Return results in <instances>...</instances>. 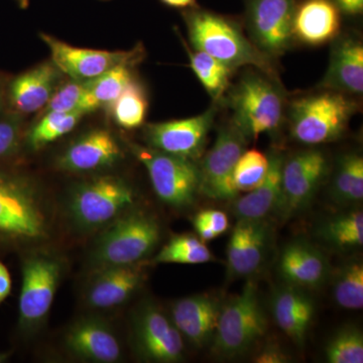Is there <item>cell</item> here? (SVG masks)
Listing matches in <instances>:
<instances>
[{"label": "cell", "mask_w": 363, "mask_h": 363, "mask_svg": "<svg viewBox=\"0 0 363 363\" xmlns=\"http://www.w3.org/2000/svg\"><path fill=\"white\" fill-rule=\"evenodd\" d=\"M284 157L279 154L269 157V169L264 181L255 190L236 200L233 213L238 220H264L278 209L281 196V168Z\"/></svg>", "instance_id": "obj_26"}, {"label": "cell", "mask_w": 363, "mask_h": 363, "mask_svg": "<svg viewBox=\"0 0 363 363\" xmlns=\"http://www.w3.org/2000/svg\"><path fill=\"white\" fill-rule=\"evenodd\" d=\"M161 238L159 222L140 210H128L109 223L91 252L95 269L138 264L155 250Z\"/></svg>", "instance_id": "obj_2"}, {"label": "cell", "mask_w": 363, "mask_h": 363, "mask_svg": "<svg viewBox=\"0 0 363 363\" xmlns=\"http://www.w3.org/2000/svg\"><path fill=\"white\" fill-rule=\"evenodd\" d=\"M325 355L329 363H362V332L353 325L339 329L327 342Z\"/></svg>", "instance_id": "obj_34"}, {"label": "cell", "mask_w": 363, "mask_h": 363, "mask_svg": "<svg viewBox=\"0 0 363 363\" xmlns=\"http://www.w3.org/2000/svg\"><path fill=\"white\" fill-rule=\"evenodd\" d=\"M121 157V147L111 131L94 130L72 143L57 164L71 173H89L108 168Z\"/></svg>", "instance_id": "obj_21"}, {"label": "cell", "mask_w": 363, "mask_h": 363, "mask_svg": "<svg viewBox=\"0 0 363 363\" xmlns=\"http://www.w3.org/2000/svg\"><path fill=\"white\" fill-rule=\"evenodd\" d=\"M332 198L339 204H353L363 198V159L359 155L341 157L331 189Z\"/></svg>", "instance_id": "obj_27"}, {"label": "cell", "mask_w": 363, "mask_h": 363, "mask_svg": "<svg viewBox=\"0 0 363 363\" xmlns=\"http://www.w3.org/2000/svg\"><path fill=\"white\" fill-rule=\"evenodd\" d=\"M327 169L326 157L316 150L298 152L284 161L278 207L284 217L297 213L309 205L326 176Z\"/></svg>", "instance_id": "obj_13"}, {"label": "cell", "mask_w": 363, "mask_h": 363, "mask_svg": "<svg viewBox=\"0 0 363 363\" xmlns=\"http://www.w3.org/2000/svg\"><path fill=\"white\" fill-rule=\"evenodd\" d=\"M21 140L20 114L9 111L0 113V162L9 159L18 150Z\"/></svg>", "instance_id": "obj_38"}, {"label": "cell", "mask_w": 363, "mask_h": 363, "mask_svg": "<svg viewBox=\"0 0 363 363\" xmlns=\"http://www.w3.org/2000/svg\"><path fill=\"white\" fill-rule=\"evenodd\" d=\"M234 124L243 135L257 138L276 130L283 117V97L271 81L245 76L231 94Z\"/></svg>", "instance_id": "obj_9"}, {"label": "cell", "mask_w": 363, "mask_h": 363, "mask_svg": "<svg viewBox=\"0 0 363 363\" xmlns=\"http://www.w3.org/2000/svg\"><path fill=\"white\" fill-rule=\"evenodd\" d=\"M297 0H248V28L255 47L267 57L279 56L290 47Z\"/></svg>", "instance_id": "obj_12"}, {"label": "cell", "mask_w": 363, "mask_h": 363, "mask_svg": "<svg viewBox=\"0 0 363 363\" xmlns=\"http://www.w3.org/2000/svg\"><path fill=\"white\" fill-rule=\"evenodd\" d=\"M66 350L86 362L114 363L123 354L121 342L111 326L94 317H83L69 327L64 337Z\"/></svg>", "instance_id": "obj_16"}, {"label": "cell", "mask_w": 363, "mask_h": 363, "mask_svg": "<svg viewBox=\"0 0 363 363\" xmlns=\"http://www.w3.org/2000/svg\"><path fill=\"white\" fill-rule=\"evenodd\" d=\"M267 319L260 303L257 286L247 281L240 295L222 306L213 337V350L222 357L247 352L266 335Z\"/></svg>", "instance_id": "obj_4"}, {"label": "cell", "mask_w": 363, "mask_h": 363, "mask_svg": "<svg viewBox=\"0 0 363 363\" xmlns=\"http://www.w3.org/2000/svg\"><path fill=\"white\" fill-rule=\"evenodd\" d=\"M189 38L197 51L225 64L229 68L252 65L267 76H274L269 57L260 52L228 18L218 14L193 9L185 13Z\"/></svg>", "instance_id": "obj_1"}, {"label": "cell", "mask_w": 363, "mask_h": 363, "mask_svg": "<svg viewBox=\"0 0 363 363\" xmlns=\"http://www.w3.org/2000/svg\"><path fill=\"white\" fill-rule=\"evenodd\" d=\"M131 338L136 354L147 362L174 363L183 359V336L171 318L154 303H143L135 312Z\"/></svg>", "instance_id": "obj_10"}, {"label": "cell", "mask_w": 363, "mask_h": 363, "mask_svg": "<svg viewBox=\"0 0 363 363\" xmlns=\"http://www.w3.org/2000/svg\"><path fill=\"white\" fill-rule=\"evenodd\" d=\"M147 106L149 104L145 90L138 82L131 80L116 101L107 108L111 111L117 125L133 130L145 123Z\"/></svg>", "instance_id": "obj_30"}, {"label": "cell", "mask_w": 363, "mask_h": 363, "mask_svg": "<svg viewBox=\"0 0 363 363\" xmlns=\"http://www.w3.org/2000/svg\"><path fill=\"white\" fill-rule=\"evenodd\" d=\"M322 85L350 94L363 92V47L352 38L339 40L332 49L330 64Z\"/></svg>", "instance_id": "obj_24"}, {"label": "cell", "mask_w": 363, "mask_h": 363, "mask_svg": "<svg viewBox=\"0 0 363 363\" xmlns=\"http://www.w3.org/2000/svg\"><path fill=\"white\" fill-rule=\"evenodd\" d=\"M100 108L91 94L86 81L74 80L58 88L45 105V112H82L90 113Z\"/></svg>", "instance_id": "obj_33"}, {"label": "cell", "mask_w": 363, "mask_h": 363, "mask_svg": "<svg viewBox=\"0 0 363 363\" xmlns=\"http://www.w3.org/2000/svg\"><path fill=\"white\" fill-rule=\"evenodd\" d=\"M340 28V11L333 0H305L296 6L293 38L305 44L318 45L329 42Z\"/></svg>", "instance_id": "obj_23"}, {"label": "cell", "mask_w": 363, "mask_h": 363, "mask_svg": "<svg viewBox=\"0 0 363 363\" xmlns=\"http://www.w3.org/2000/svg\"><path fill=\"white\" fill-rule=\"evenodd\" d=\"M84 116V113L79 111L45 112L43 118L28 133V147L32 150H40L55 142L71 133Z\"/></svg>", "instance_id": "obj_31"}, {"label": "cell", "mask_w": 363, "mask_h": 363, "mask_svg": "<svg viewBox=\"0 0 363 363\" xmlns=\"http://www.w3.org/2000/svg\"><path fill=\"white\" fill-rule=\"evenodd\" d=\"M6 354H4V353H0V363L6 362Z\"/></svg>", "instance_id": "obj_46"}, {"label": "cell", "mask_w": 363, "mask_h": 363, "mask_svg": "<svg viewBox=\"0 0 363 363\" xmlns=\"http://www.w3.org/2000/svg\"><path fill=\"white\" fill-rule=\"evenodd\" d=\"M21 274L18 324L25 333H33L49 315L63 274V264L51 253H30L23 260Z\"/></svg>", "instance_id": "obj_7"}, {"label": "cell", "mask_w": 363, "mask_h": 363, "mask_svg": "<svg viewBox=\"0 0 363 363\" xmlns=\"http://www.w3.org/2000/svg\"><path fill=\"white\" fill-rule=\"evenodd\" d=\"M339 11L348 16H357L363 11V0H333Z\"/></svg>", "instance_id": "obj_41"}, {"label": "cell", "mask_w": 363, "mask_h": 363, "mask_svg": "<svg viewBox=\"0 0 363 363\" xmlns=\"http://www.w3.org/2000/svg\"><path fill=\"white\" fill-rule=\"evenodd\" d=\"M319 235L332 247L341 250L362 247V212L353 210L329 219L320 227Z\"/></svg>", "instance_id": "obj_29"}, {"label": "cell", "mask_w": 363, "mask_h": 363, "mask_svg": "<svg viewBox=\"0 0 363 363\" xmlns=\"http://www.w3.org/2000/svg\"><path fill=\"white\" fill-rule=\"evenodd\" d=\"M354 111V104L336 91L300 98L291 108V133L304 145L333 142L345 133Z\"/></svg>", "instance_id": "obj_5"}, {"label": "cell", "mask_w": 363, "mask_h": 363, "mask_svg": "<svg viewBox=\"0 0 363 363\" xmlns=\"http://www.w3.org/2000/svg\"><path fill=\"white\" fill-rule=\"evenodd\" d=\"M269 169V159L257 150H245L235 169L233 181L236 190L248 193L264 181Z\"/></svg>", "instance_id": "obj_36"}, {"label": "cell", "mask_w": 363, "mask_h": 363, "mask_svg": "<svg viewBox=\"0 0 363 363\" xmlns=\"http://www.w3.org/2000/svg\"><path fill=\"white\" fill-rule=\"evenodd\" d=\"M255 362L257 363H284L288 362V357L276 344H269L257 357Z\"/></svg>", "instance_id": "obj_40"}, {"label": "cell", "mask_w": 363, "mask_h": 363, "mask_svg": "<svg viewBox=\"0 0 363 363\" xmlns=\"http://www.w3.org/2000/svg\"><path fill=\"white\" fill-rule=\"evenodd\" d=\"M40 38L51 51L52 62L59 70L74 80L87 81L106 73L117 66H133L140 59V50L109 52L73 47L42 33Z\"/></svg>", "instance_id": "obj_14"}, {"label": "cell", "mask_w": 363, "mask_h": 363, "mask_svg": "<svg viewBox=\"0 0 363 363\" xmlns=\"http://www.w3.org/2000/svg\"><path fill=\"white\" fill-rule=\"evenodd\" d=\"M14 1L18 4V6L21 7V9H28V4H30V0H14Z\"/></svg>", "instance_id": "obj_45"}, {"label": "cell", "mask_w": 363, "mask_h": 363, "mask_svg": "<svg viewBox=\"0 0 363 363\" xmlns=\"http://www.w3.org/2000/svg\"><path fill=\"white\" fill-rule=\"evenodd\" d=\"M135 202L133 189L123 179L102 176L86 181L72 191L68 214L76 226L85 230L116 220Z\"/></svg>", "instance_id": "obj_6"}, {"label": "cell", "mask_w": 363, "mask_h": 363, "mask_svg": "<svg viewBox=\"0 0 363 363\" xmlns=\"http://www.w3.org/2000/svg\"><path fill=\"white\" fill-rule=\"evenodd\" d=\"M213 255L204 241L192 234H180L171 238L157 252L156 264H202L212 262Z\"/></svg>", "instance_id": "obj_28"}, {"label": "cell", "mask_w": 363, "mask_h": 363, "mask_svg": "<svg viewBox=\"0 0 363 363\" xmlns=\"http://www.w3.org/2000/svg\"><path fill=\"white\" fill-rule=\"evenodd\" d=\"M221 308L213 296H190L174 303L171 319L183 338L196 347H203L213 340Z\"/></svg>", "instance_id": "obj_20"}, {"label": "cell", "mask_w": 363, "mask_h": 363, "mask_svg": "<svg viewBox=\"0 0 363 363\" xmlns=\"http://www.w3.org/2000/svg\"><path fill=\"white\" fill-rule=\"evenodd\" d=\"M191 68L194 71L205 90L214 100H218L229 86L233 69L206 52H191Z\"/></svg>", "instance_id": "obj_32"}, {"label": "cell", "mask_w": 363, "mask_h": 363, "mask_svg": "<svg viewBox=\"0 0 363 363\" xmlns=\"http://www.w3.org/2000/svg\"><path fill=\"white\" fill-rule=\"evenodd\" d=\"M167 6L177 7V9H187V7H194L196 0H161Z\"/></svg>", "instance_id": "obj_43"}, {"label": "cell", "mask_w": 363, "mask_h": 363, "mask_svg": "<svg viewBox=\"0 0 363 363\" xmlns=\"http://www.w3.org/2000/svg\"><path fill=\"white\" fill-rule=\"evenodd\" d=\"M193 224L200 240L205 242L226 233L229 220L225 212L220 210H203L196 215Z\"/></svg>", "instance_id": "obj_39"}, {"label": "cell", "mask_w": 363, "mask_h": 363, "mask_svg": "<svg viewBox=\"0 0 363 363\" xmlns=\"http://www.w3.org/2000/svg\"><path fill=\"white\" fill-rule=\"evenodd\" d=\"M11 292V277L9 269L0 262V304Z\"/></svg>", "instance_id": "obj_42"}, {"label": "cell", "mask_w": 363, "mask_h": 363, "mask_svg": "<svg viewBox=\"0 0 363 363\" xmlns=\"http://www.w3.org/2000/svg\"><path fill=\"white\" fill-rule=\"evenodd\" d=\"M272 314L281 330L303 346L315 314L314 302L297 286L283 288L272 298Z\"/></svg>", "instance_id": "obj_25"}, {"label": "cell", "mask_w": 363, "mask_h": 363, "mask_svg": "<svg viewBox=\"0 0 363 363\" xmlns=\"http://www.w3.org/2000/svg\"><path fill=\"white\" fill-rule=\"evenodd\" d=\"M84 293L86 305L92 309L109 310L128 302L145 281L138 264L95 269Z\"/></svg>", "instance_id": "obj_17"}, {"label": "cell", "mask_w": 363, "mask_h": 363, "mask_svg": "<svg viewBox=\"0 0 363 363\" xmlns=\"http://www.w3.org/2000/svg\"><path fill=\"white\" fill-rule=\"evenodd\" d=\"M329 269L323 253L303 240L286 245L279 262L281 278L297 288H319L326 281Z\"/></svg>", "instance_id": "obj_22"}, {"label": "cell", "mask_w": 363, "mask_h": 363, "mask_svg": "<svg viewBox=\"0 0 363 363\" xmlns=\"http://www.w3.org/2000/svg\"><path fill=\"white\" fill-rule=\"evenodd\" d=\"M48 231L47 214L33 182L0 166V240H39Z\"/></svg>", "instance_id": "obj_3"}, {"label": "cell", "mask_w": 363, "mask_h": 363, "mask_svg": "<svg viewBox=\"0 0 363 363\" xmlns=\"http://www.w3.org/2000/svg\"><path fill=\"white\" fill-rule=\"evenodd\" d=\"M271 238L264 220H238L227 247V271L230 278L255 274L264 264Z\"/></svg>", "instance_id": "obj_18"}, {"label": "cell", "mask_w": 363, "mask_h": 363, "mask_svg": "<svg viewBox=\"0 0 363 363\" xmlns=\"http://www.w3.org/2000/svg\"><path fill=\"white\" fill-rule=\"evenodd\" d=\"M62 72L52 62H45L13 79L6 87V104L18 114L44 108L58 89Z\"/></svg>", "instance_id": "obj_19"}, {"label": "cell", "mask_w": 363, "mask_h": 363, "mask_svg": "<svg viewBox=\"0 0 363 363\" xmlns=\"http://www.w3.org/2000/svg\"><path fill=\"white\" fill-rule=\"evenodd\" d=\"M245 145L247 136L235 124H228L219 130L213 147L199 166L200 193L218 201L238 197L234 169L245 152Z\"/></svg>", "instance_id": "obj_11"}, {"label": "cell", "mask_w": 363, "mask_h": 363, "mask_svg": "<svg viewBox=\"0 0 363 363\" xmlns=\"http://www.w3.org/2000/svg\"><path fill=\"white\" fill-rule=\"evenodd\" d=\"M130 67L117 66L96 78L86 81L91 94L99 104L100 108L113 104L126 86L130 84L133 80Z\"/></svg>", "instance_id": "obj_37"}, {"label": "cell", "mask_w": 363, "mask_h": 363, "mask_svg": "<svg viewBox=\"0 0 363 363\" xmlns=\"http://www.w3.org/2000/svg\"><path fill=\"white\" fill-rule=\"evenodd\" d=\"M215 117L214 109L179 121L145 126V138L152 149L186 159H199Z\"/></svg>", "instance_id": "obj_15"}, {"label": "cell", "mask_w": 363, "mask_h": 363, "mask_svg": "<svg viewBox=\"0 0 363 363\" xmlns=\"http://www.w3.org/2000/svg\"><path fill=\"white\" fill-rule=\"evenodd\" d=\"M149 174L159 199L174 208L189 207L200 193V169L192 160L166 154L152 147H131Z\"/></svg>", "instance_id": "obj_8"}, {"label": "cell", "mask_w": 363, "mask_h": 363, "mask_svg": "<svg viewBox=\"0 0 363 363\" xmlns=\"http://www.w3.org/2000/svg\"><path fill=\"white\" fill-rule=\"evenodd\" d=\"M334 298L341 308L362 310L363 307V264L350 262L339 272L334 284Z\"/></svg>", "instance_id": "obj_35"}, {"label": "cell", "mask_w": 363, "mask_h": 363, "mask_svg": "<svg viewBox=\"0 0 363 363\" xmlns=\"http://www.w3.org/2000/svg\"><path fill=\"white\" fill-rule=\"evenodd\" d=\"M6 87L7 85L4 83V79L0 76V113L6 111L4 107L6 104Z\"/></svg>", "instance_id": "obj_44"}]
</instances>
